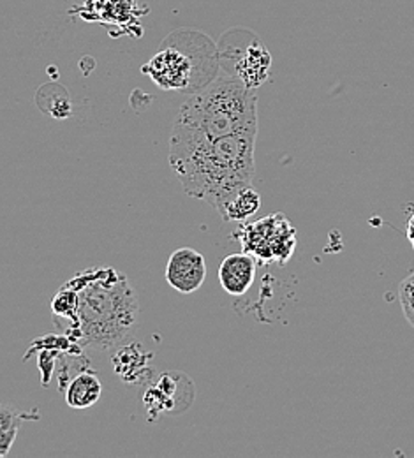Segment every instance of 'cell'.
I'll return each instance as SVG.
<instances>
[{"label":"cell","instance_id":"6da1fadb","mask_svg":"<svg viewBox=\"0 0 414 458\" xmlns=\"http://www.w3.org/2000/svg\"><path fill=\"white\" fill-rule=\"evenodd\" d=\"M256 136L258 131H245L212 140L173 129L168 161L183 192L215 208L238 189L252 185Z\"/></svg>","mask_w":414,"mask_h":458},{"label":"cell","instance_id":"7a4b0ae2","mask_svg":"<svg viewBox=\"0 0 414 458\" xmlns=\"http://www.w3.org/2000/svg\"><path fill=\"white\" fill-rule=\"evenodd\" d=\"M69 284L78 294L71 318L76 343L105 351L122 343L138 325V298L123 274L99 268L78 274Z\"/></svg>","mask_w":414,"mask_h":458},{"label":"cell","instance_id":"3957f363","mask_svg":"<svg viewBox=\"0 0 414 458\" xmlns=\"http://www.w3.org/2000/svg\"><path fill=\"white\" fill-rule=\"evenodd\" d=\"M173 129L205 138L258 131V96L240 80L224 74L189 98Z\"/></svg>","mask_w":414,"mask_h":458},{"label":"cell","instance_id":"277c9868","mask_svg":"<svg viewBox=\"0 0 414 458\" xmlns=\"http://www.w3.org/2000/svg\"><path fill=\"white\" fill-rule=\"evenodd\" d=\"M219 67V52L210 38L203 32L178 30L141 71L165 90L196 94L217 78Z\"/></svg>","mask_w":414,"mask_h":458},{"label":"cell","instance_id":"5b68a950","mask_svg":"<svg viewBox=\"0 0 414 458\" xmlns=\"http://www.w3.org/2000/svg\"><path fill=\"white\" fill-rule=\"evenodd\" d=\"M217 52L226 74L237 78L250 90L259 89L270 78L272 55L263 41L247 29L226 32Z\"/></svg>","mask_w":414,"mask_h":458},{"label":"cell","instance_id":"8992f818","mask_svg":"<svg viewBox=\"0 0 414 458\" xmlns=\"http://www.w3.org/2000/svg\"><path fill=\"white\" fill-rule=\"evenodd\" d=\"M243 252L261 263L284 265L295 252V229L284 214L268 216L258 223L238 229Z\"/></svg>","mask_w":414,"mask_h":458},{"label":"cell","instance_id":"52a82bcc","mask_svg":"<svg viewBox=\"0 0 414 458\" xmlns=\"http://www.w3.org/2000/svg\"><path fill=\"white\" fill-rule=\"evenodd\" d=\"M207 279V263L205 258L190 249H177L166 265V281L182 294H190L203 286Z\"/></svg>","mask_w":414,"mask_h":458},{"label":"cell","instance_id":"ba28073f","mask_svg":"<svg viewBox=\"0 0 414 458\" xmlns=\"http://www.w3.org/2000/svg\"><path fill=\"white\" fill-rule=\"evenodd\" d=\"M258 261L247 252L232 254L219 267V283L232 296L245 294L256 281Z\"/></svg>","mask_w":414,"mask_h":458},{"label":"cell","instance_id":"9c48e42d","mask_svg":"<svg viewBox=\"0 0 414 458\" xmlns=\"http://www.w3.org/2000/svg\"><path fill=\"white\" fill-rule=\"evenodd\" d=\"M261 208V196L252 185H245L221 201L215 210L224 221H247Z\"/></svg>","mask_w":414,"mask_h":458},{"label":"cell","instance_id":"30bf717a","mask_svg":"<svg viewBox=\"0 0 414 458\" xmlns=\"http://www.w3.org/2000/svg\"><path fill=\"white\" fill-rule=\"evenodd\" d=\"M103 394L99 377L92 372L78 374L65 390V402L72 409H89L97 403Z\"/></svg>","mask_w":414,"mask_h":458},{"label":"cell","instance_id":"8fae6325","mask_svg":"<svg viewBox=\"0 0 414 458\" xmlns=\"http://www.w3.org/2000/svg\"><path fill=\"white\" fill-rule=\"evenodd\" d=\"M30 418L38 420L39 416L38 414L30 416L29 412H20L11 407L0 405V458L5 457L11 452L14 441H16L20 425Z\"/></svg>","mask_w":414,"mask_h":458},{"label":"cell","instance_id":"7c38bea8","mask_svg":"<svg viewBox=\"0 0 414 458\" xmlns=\"http://www.w3.org/2000/svg\"><path fill=\"white\" fill-rule=\"evenodd\" d=\"M399 298H401L404 316L414 328V272L401 283Z\"/></svg>","mask_w":414,"mask_h":458},{"label":"cell","instance_id":"4fadbf2b","mask_svg":"<svg viewBox=\"0 0 414 458\" xmlns=\"http://www.w3.org/2000/svg\"><path fill=\"white\" fill-rule=\"evenodd\" d=\"M408 238H410V242H411L414 249V214L411 216L410 223H408Z\"/></svg>","mask_w":414,"mask_h":458}]
</instances>
